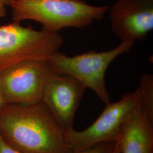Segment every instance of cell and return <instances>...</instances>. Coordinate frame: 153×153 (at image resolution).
<instances>
[{"label": "cell", "instance_id": "5bb4252c", "mask_svg": "<svg viewBox=\"0 0 153 153\" xmlns=\"http://www.w3.org/2000/svg\"><path fill=\"white\" fill-rule=\"evenodd\" d=\"M111 153H120V146H119V140H117L115 143V146Z\"/></svg>", "mask_w": 153, "mask_h": 153}, {"label": "cell", "instance_id": "7a4b0ae2", "mask_svg": "<svg viewBox=\"0 0 153 153\" xmlns=\"http://www.w3.org/2000/svg\"><path fill=\"white\" fill-rule=\"evenodd\" d=\"M10 6L13 22L36 21L52 33L87 27L102 20L108 10V6L91 5L84 0H15Z\"/></svg>", "mask_w": 153, "mask_h": 153}, {"label": "cell", "instance_id": "9a60e30c", "mask_svg": "<svg viewBox=\"0 0 153 153\" xmlns=\"http://www.w3.org/2000/svg\"><path fill=\"white\" fill-rule=\"evenodd\" d=\"M14 1L15 0H0V2L3 3L6 6H10L11 5V3Z\"/></svg>", "mask_w": 153, "mask_h": 153}, {"label": "cell", "instance_id": "6da1fadb", "mask_svg": "<svg viewBox=\"0 0 153 153\" xmlns=\"http://www.w3.org/2000/svg\"><path fill=\"white\" fill-rule=\"evenodd\" d=\"M0 136L23 153H68L74 150L63 129L41 102L4 104L0 112Z\"/></svg>", "mask_w": 153, "mask_h": 153}, {"label": "cell", "instance_id": "30bf717a", "mask_svg": "<svg viewBox=\"0 0 153 153\" xmlns=\"http://www.w3.org/2000/svg\"><path fill=\"white\" fill-rule=\"evenodd\" d=\"M138 88L141 95L142 105L150 120L153 121V76L150 73L143 74Z\"/></svg>", "mask_w": 153, "mask_h": 153}, {"label": "cell", "instance_id": "9c48e42d", "mask_svg": "<svg viewBox=\"0 0 153 153\" xmlns=\"http://www.w3.org/2000/svg\"><path fill=\"white\" fill-rule=\"evenodd\" d=\"M118 140L120 153H153V121L142 101L126 119Z\"/></svg>", "mask_w": 153, "mask_h": 153}, {"label": "cell", "instance_id": "ba28073f", "mask_svg": "<svg viewBox=\"0 0 153 153\" xmlns=\"http://www.w3.org/2000/svg\"><path fill=\"white\" fill-rule=\"evenodd\" d=\"M86 88L71 76L52 72L42 102L64 131L74 129L75 115Z\"/></svg>", "mask_w": 153, "mask_h": 153}, {"label": "cell", "instance_id": "7c38bea8", "mask_svg": "<svg viewBox=\"0 0 153 153\" xmlns=\"http://www.w3.org/2000/svg\"><path fill=\"white\" fill-rule=\"evenodd\" d=\"M0 153H23L11 147L0 136Z\"/></svg>", "mask_w": 153, "mask_h": 153}, {"label": "cell", "instance_id": "8fae6325", "mask_svg": "<svg viewBox=\"0 0 153 153\" xmlns=\"http://www.w3.org/2000/svg\"><path fill=\"white\" fill-rule=\"evenodd\" d=\"M115 142L102 143L91 148L76 150L68 153H111L115 146Z\"/></svg>", "mask_w": 153, "mask_h": 153}, {"label": "cell", "instance_id": "3957f363", "mask_svg": "<svg viewBox=\"0 0 153 153\" xmlns=\"http://www.w3.org/2000/svg\"><path fill=\"white\" fill-rule=\"evenodd\" d=\"M134 43L121 41L120 44L107 51H91L69 56L58 51L47 62L52 71L71 76L90 88L104 104L111 102V96L105 85V73L109 65L119 56L128 52Z\"/></svg>", "mask_w": 153, "mask_h": 153}, {"label": "cell", "instance_id": "4fadbf2b", "mask_svg": "<svg viewBox=\"0 0 153 153\" xmlns=\"http://www.w3.org/2000/svg\"><path fill=\"white\" fill-rule=\"evenodd\" d=\"M6 5L0 2V18H4L6 16Z\"/></svg>", "mask_w": 153, "mask_h": 153}, {"label": "cell", "instance_id": "8992f818", "mask_svg": "<svg viewBox=\"0 0 153 153\" xmlns=\"http://www.w3.org/2000/svg\"><path fill=\"white\" fill-rule=\"evenodd\" d=\"M52 72L47 60L26 61L0 71V92L4 103L41 102Z\"/></svg>", "mask_w": 153, "mask_h": 153}, {"label": "cell", "instance_id": "2e32d148", "mask_svg": "<svg viewBox=\"0 0 153 153\" xmlns=\"http://www.w3.org/2000/svg\"><path fill=\"white\" fill-rule=\"evenodd\" d=\"M4 105V103L3 99H2V98L1 94V92H0V112H1V109H2V108Z\"/></svg>", "mask_w": 153, "mask_h": 153}, {"label": "cell", "instance_id": "5b68a950", "mask_svg": "<svg viewBox=\"0 0 153 153\" xmlns=\"http://www.w3.org/2000/svg\"><path fill=\"white\" fill-rule=\"evenodd\" d=\"M141 102L140 88L124 94L115 102H109L93 124L86 129L77 131L74 129L64 131L66 140L74 150L91 148L102 143L115 142L126 119Z\"/></svg>", "mask_w": 153, "mask_h": 153}, {"label": "cell", "instance_id": "52a82bcc", "mask_svg": "<svg viewBox=\"0 0 153 153\" xmlns=\"http://www.w3.org/2000/svg\"><path fill=\"white\" fill-rule=\"evenodd\" d=\"M108 12L111 29L121 41H142L153 30V0H116Z\"/></svg>", "mask_w": 153, "mask_h": 153}, {"label": "cell", "instance_id": "277c9868", "mask_svg": "<svg viewBox=\"0 0 153 153\" xmlns=\"http://www.w3.org/2000/svg\"><path fill=\"white\" fill-rule=\"evenodd\" d=\"M63 38L59 33L35 30L13 22L0 26V71L19 62L47 60L59 51Z\"/></svg>", "mask_w": 153, "mask_h": 153}]
</instances>
